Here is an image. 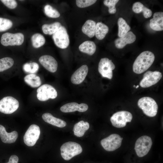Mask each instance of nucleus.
Wrapping results in <instances>:
<instances>
[{"label":"nucleus","mask_w":163,"mask_h":163,"mask_svg":"<svg viewBox=\"0 0 163 163\" xmlns=\"http://www.w3.org/2000/svg\"><path fill=\"white\" fill-rule=\"evenodd\" d=\"M155 59V55L152 52L149 51L142 52L137 57L133 63V71L137 74L142 73L151 66Z\"/></svg>","instance_id":"f257e3e1"},{"label":"nucleus","mask_w":163,"mask_h":163,"mask_svg":"<svg viewBox=\"0 0 163 163\" xmlns=\"http://www.w3.org/2000/svg\"><path fill=\"white\" fill-rule=\"evenodd\" d=\"M60 151L62 157L65 160L68 161L81 153L82 149L79 144L75 142H68L62 145Z\"/></svg>","instance_id":"f03ea898"},{"label":"nucleus","mask_w":163,"mask_h":163,"mask_svg":"<svg viewBox=\"0 0 163 163\" xmlns=\"http://www.w3.org/2000/svg\"><path fill=\"white\" fill-rule=\"evenodd\" d=\"M138 105L148 116L154 117L157 114L158 106L155 101L151 97H145L140 98L138 102Z\"/></svg>","instance_id":"7ed1b4c3"},{"label":"nucleus","mask_w":163,"mask_h":163,"mask_svg":"<svg viewBox=\"0 0 163 163\" xmlns=\"http://www.w3.org/2000/svg\"><path fill=\"white\" fill-rule=\"evenodd\" d=\"M152 144V140L150 137L143 136L139 137L136 141L134 148L137 155L140 157L146 155Z\"/></svg>","instance_id":"20e7f679"},{"label":"nucleus","mask_w":163,"mask_h":163,"mask_svg":"<svg viewBox=\"0 0 163 163\" xmlns=\"http://www.w3.org/2000/svg\"><path fill=\"white\" fill-rule=\"evenodd\" d=\"M133 118L132 114L126 111H121L114 113L110 120L112 125L117 128L125 127L128 122H131Z\"/></svg>","instance_id":"39448f33"},{"label":"nucleus","mask_w":163,"mask_h":163,"mask_svg":"<svg viewBox=\"0 0 163 163\" xmlns=\"http://www.w3.org/2000/svg\"><path fill=\"white\" fill-rule=\"evenodd\" d=\"M19 106L18 101L11 96H6L0 100V112L10 114L16 111Z\"/></svg>","instance_id":"423d86ee"},{"label":"nucleus","mask_w":163,"mask_h":163,"mask_svg":"<svg viewBox=\"0 0 163 163\" xmlns=\"http://www.w3.org/2000/svg\"><path fill=\"white\" fill-rule=\"evenodd\" d=\"M52 38L55 45L60 48H66L69 45V36L66 29L63 26L53 34Z\"/></svg>","instance_id":"0eeeda50"},{"label":"nucleus","mask_w":163,"mask_h":163,"mask_svg":"<svg viewBox=\"0 0 163 163\" xmlns=\"http://www.w3.org/2000/svg\"><path fill=\"white\" fill-rule=\"evenodd\" d=\"M24 40V35L21 33L12 34L7 32L2 35L1 43L5 46H19L22 44Z\"/></svg>","instance_id":"6e6552de"},{"label":"nucleus","mask_w":163,"mask_h":163,"mask_svg":"<svg viewBox=\"0 0 163 163\" xmlns=\"http://www.w3.org/2000/svg\"><path fill=\"white\" fill-rule=\"evenodd\" d=\"M122 140L119 135L113 134L101 140V143L105 150L111 152L115 151L121 146Z\"/></svg>","instance_id":"1a4fd4ad"},{"label":"nucleus","mask_w":163,"mask_h":163,"mask_svg":"<svg viewBox=\"0 0 163 163\" xmlns=\"http://www.w3.org/2000/svg\"><path fill=\"white\" fill-rule=\"evenodd\" d=\"M37 97L41 101H46L50 98L54 99L57 96L56 89L52 86L44 84L40 86L37 90Z\"/></svg>","instance_id":"9d476101"},{"label":"nucleus","mask_w":163,"mask_h":163,"mask_svg":"<svg viewBox=\"0 0 163 163\" xmlns=\"http://www.w3.org/2000/svg\"><path fill=\"white\" fill-rule=\"evenodd\" d=\"M40 134L39 127L36 124L31 125L24 136V143L28 146H34L39 138Z\"/></svg>","instance_id":"9b49d317"},{"label":"nucleus","mask_w":163,"mask_h":163,"mask_svg":"<svg viewBox=\"0 0 163 163\" xmlns=\"http://www.w3.org/2000/svg\"><path fill=\"white\" fill-rule=\"evenodd\" d=\"M162 77V73L159 71H148L144 74L139 85L143 88L149 87L157 83Z\"/></svg>","instance_id":"f8f14e48"},{"label":"nucleus","mask_w":163,"mask_h":163,"mask_svg":"<svg viewBox=\"0 0 163 163\" xmlns=\"http://www.w3.org/2000/svg\"><path fill=\"white\" fill-rule=\"evenodd\" d=\"M115 68V65L107 58L101 59L98 64V71L103 77L111 79L113 77V70Z\"/></svg>","instance_id":"ddd939ff"},{"label":"nucleus","mask_w":163,"mask_h":163,"mask_svg":"<svg viewBox=\"0 0 163 163\" xmlns=\"http://www.w3.org/2000/svg\"><path fill=\"white\" fill-rule=\"evenodd\" d=\"M39 61L43 66L50 72L54 73L57 71L58 63L53 56L44 55L40 57Z\"/></svg>","instance_id":"4468645a"},{"label":"nucleus","mask_w":163,"mask_h":163,"mask_svg":"<svg viewBox=\"0 0 163 163\" xmlns=\"http://www.w3.org/2000/svg\"><path fill=\"white\" fill-rule=\"evenodd\" d=\"M88 69L86 65H83L77 69L72 74L71 81L73 84H80L84 80L86 76Z\"/></svg>","instance_id":"2eb2a0df"},{"label":"nucleus","mask_w":163,"mask_h":163,"mask_svg":"<svg viewBox=\"0 0 163 163\" xmlns=\"http://www.w3.org/2000/svg\"><path fill=\"white\" fill-rule=\"evenodd\" d=\"M88 105L84 103L78 104L76 102H71L66 104L60 108L61 111L64 113L72 112L78 111L80 112H84L87 110Z\"/></svg>","instance_id":"dca6fc26"},{"label":"nucleus","mask_w":163,"mask_h":163,"mask_svg":"<svg viewBox=\"0 0 163 163\" xmlns=\"http://www.w3.org/2000/svg\"><path fill=\"white\" fill-rule=\"evenodd\" d=\"M136 36L131 32H128L123 37L116 39L114 41L116 47L118 49H122L127 44L133 43L136 40Z\"/></svg>","instance_id":"f3484780"},{"label":"nucleus","mask_w":163,"mask_h":163,"mask_svg":"<svg viewBox=\"0 0 163 163\" xmlns=\"http://www.w3.org/2000/svg\"><path fill=\"white\" fill-rule=\"evenodd\" d=\"M18 136V132L14 131L10 133H7L5 127L0 124V137L2 141L5 143L14 142Z\"/></svg>","instance_id":"a211bd4d"},{"label":"nucleus","mask_w":163,"mask_h":163,"mask_svg":"<svg viewBox=\"0 0 163 163\" xmlns=\"http://www.w3.org/2000/svg\"><path fill=\"white\" fill-rule=\"evenodd\" d=\"M150 27L153 30L160 31L163 30V12H156L153 18L150 21Z\"/></svg>","instance_id":"6ab92c4d"},{"label":"nucleus","mask_w":163,"mask_h":163,"mask_svg":"<svg viewBox=\"0 0 163 163\" xmlns=\"http://www.w3.org/2000/svg\"><path fill=\"white\" fill-rule=\"evenodd\" d=\"M43 119L45 122L59 128L66 126V122L61 119L56 118L50 113H45L42 116Z\"/></svg>","instance_id":"aec40b11"},{"label":"nucleus","mask_w":163,"mask_h":163,"mask_svg":"<svg viewBox=\"0 0 163 163\" xmlns=\"http://www.w3.org/2000/svg\"><path fill=\"white\" fill-rule=\"evenodd\" d=\"M96 23L94 21L88 20L83 25L82 30V32L90 38L95 35Z\"/></svg>","instance_id":"412c9836"},{"label":"nucleus","mask_w":163,"mask_h":163,"mask_svg":"<svg viewBox=\"0 0 163 163\" xmlns=\"http://www.w3.org/2000/svg\"><path fill=\"white\" fill-rule=\"evenodd\" d=\"M89 128V124L87 122L80 121L74 125L73 131L74 135L78 137L82 136Z\"/></svg>","instance_id":"4be33fe9"},{"label":"nucleus","mask_w":163,"mask_h":163,"mask_svg":"<svg viewBox=\"0 0 163 163\" xmlns=\"http://www.w3.org/2000/svg\"><path fill=\"white\" fill-rule=\"evenodd\" d=\"M78 48L82 52L91 56L95 53L96 46L94 42L88 40L82 43L80 45Z\"/></svg>","instance_id":"5701e85b"},{"label":"nucleus","mask_w":163,"mask_h":163,"mask_svg":"<svg viewBox=\"0 0 163 163\" xmlns=\"http://www.w3.org/2000/svg\"><path fill=\"white\" fill-rule=\"evenodd\" d=\"M132 10L136 14L143 12L144 17L146 18L150 17L152 14V11L139 2H136L133 4Z\"/></svg>","instance_id":"b1692460"},{"label":"nucleus","mask_w":163,"mask_h":163,"mask_svg":"<svg viewBox=\"0 0 163 163\" xmlns=\"http://www.w3.org/2000/svg\"><path fill=\"white\" fill-rule=\"evenodd\" d=\"M109 31L108 27L101 22H97L96 25L95 35L99 40L103 39Z\"/></svg>","instance_id":"393cba45"},{"label":"nucleus","mask_w":163,"mask_h":163,"mask_svg":"<svg viewBox=\"0 0 163 163\" xmlns=\"http://www.w3.org/2000/svg\"><path fill=\"white\" fill-rule=\"evenodd\" d=\"M25 82L32 88H37L41 84L40 78L35 74H31L26 75L24 78Z\"/></svg>","instance_id":"a878e982"},{"label":"nucleus","mask_w":163,"mask_h":163,"mask_svg":"<svg viewBox=\"0 0 163 163\" xmlns=\"http://www.w3.org/2000/svg\"><path fill=\"white\" fill-rule=\"evenodd\" d=\"M62 26L58 22L50 24H45L42 25V30L44 34L51 35L56 32Z\"/></svg>","instance_id":"bb28decb"},{"label":"nucleus","mask_w":163,"mask_h":163,"mask_svg":"<svg viewBox=\"0 0 163 163\" xmlns=\"http://www.w3.org/2000/svg\"><path fill=\"white\" fill-rule=\"evenodd\" d=\"M118 26V36L121 37L130 30L131 28L126 21L122 18H119L117 21Z\"/></svg>","instance_id":"cd10ccee"},{"label":"nucleus","mask_w":163,"mask_h":163,"mask_svg":"<svg viewBox=\"0 0 163 163\" xmlns=\"http://www.w3.org/2000/svg\"><path fill=\"white\" fill-rule=\"evenodd\" d=\"M31 40L33 46L35 48H39L43 46L45 43L44 36L39 33H36L31 37Z\"/></svg>","instance_id":"c85d7f7f"},{"label":"nucleus","mask_w":163,"mask_h":163,"mask_svg":"<svg viewBox=\"0 0 163 163\" xmlns=\"http://www.w3.org/2000/svg\"><path fill=\"white\" fill-rule=\"evenodd\" d=\"M13 59L9 57H5L0 59V72H3L11 68L13 65Z\"/></svg>","instance_id":"c756f323"},{"label":"nucleus","mask_w":163,"mask_h":163,"mask_svg":"<svg viewBox=\"0 0 163 163\" xmlns=\"http://www.w3.org/2000/svg\"><path fill=\"white\" fill-rule=\"evenodd\" d=\"M44 11L46 15L50 18H56L60 16L59 11L49 5L45 6Z\"/></svg>","instance_id":"7c9ffc66"},{"label":"nucleus","mask_w":163,"mask_h":163,"mask_svg":"<svg viewBox=\"0 0 163 163\" xmlns=\"http://www.w3.org/2000/svg\"><path fill=\"white\" fill-rule=\"evenodd\" d=\"M12 21L8 19L0 18V32L6 31L11 27Z\"/></svg>","instance_id":"2f4dec72"},{"label":"nucleus","mask_w":163,"mask_h":163,"mask_svg":"<svg viewBox=\"0 0 163 163\" xmlns=\"http://www.w3.org/2000/svg\"><path fill=\"white\" fill-rule=\"evenodd\" d=\"M119 1L118 0H105L104 4L109 8L108 12L110 14H114L116 12L115 5Z\"/></svg>","instance_id":"473e14b6"},{"label":"nucleus","mask_w":163,"mask_h":163,"mask_svg":"<svg viewBox=\"0 0 163 163\" xmlns=\"http://www.w3.org/2000/svg\"><path fill=\"white\" fill-rule=\"evenodd\" d=\"M96 1L95 0H77L76 1V3L78 7L84 8L93 5Z\"/></svg>","instance_id":"72a5a7b5"},{"label":"nucleus","mask_w":163,"mask_h":163,"mask_svg":"<svg viewBox=\"0 0 163 163\" xmlns=\"http://www.w3.org/2000/svg\"><path fill=\"white\" fill-rule=\"evenodd\" d=\"M1 1L6 7L10 9H14L17 6V2L14 0H1Z\"/></svg>","instance_id":"f704fd0d"},{"label":"nucleus","mask_w":163,"mask_h":163,"mask_svg":"<svg viewBox=\"0 0 163 163\" xmlns=\"http://www.w3.org/2000/svg\"><path fill=\"white\" fill-rule=\"evenodd\" d=\"M31 71L30 72L31 74H34L36 73L38 71L39 69V66L38 64L35 62H30Z\"/></svg>","instance_id":"c9c22d12"},{"label":"nucleus","mask_w":163,"mask_h":163,"mask_svg":"<svg viewBox=\"0 0 163 163\" xmlns=\"http://www.w3.org/2000/svg\"><path fill=\"white\" fill-rule=\"evenodd\" d=\"M18 158L17 155H13L10 157L9 161L6 163H18Z\"/></svg>","instance_id":"e433bc0d"},{"label":"nucleus","mask_w":163,"mask_h":163,"mask_svg":"<svg viewBox=\"0 0 163 163\" xmlns=\"http://www.w3.org/2000/svg\"><path fill=\"white\" fill-rule=\"evenodd\" d=\"M23 69L25 72L30 73L31 71L30 63H27L24 64L23 66Z\"/></svg>","instance_id":"4c0bfd02"},{"label":"nucleus","mask_w":163,"mask_h":163,"mask_svg":"<svg viewBox=\"0 0 163 163\" xmlns=\"http://www.w3.org/2000/svg\"><path fill=\"white\" fill-rule=\"evenodd\" d=\"M139 87V85H137V86H136V88H138Z\"/></svg>","instance_id":"58836bf2"},{"label":"nucleus","mask_w":163,"mask_h":163,"mask_svg":"<svg viewBox=\"0 0 163 163\" xmlns=\"http://www.w3.org/2000/svg\"><path fill=\"white\" fill-rule=\"evenodd\" d=\"M136 87V86L135 85H133V87L135 88Z\"/></svg>","instance_id":"ea45409f"},{"label":"nucleus","mask_w":163,"mask_h":163,"mask_svg":"<svg viewBox=\"0 0 163 163\" xmlns=\"http://www.w3.org/2000/svg\"><path fill=\"white\" fill-rule=\"evenodd\" d=\"M121 139H122V140H123V138L122 137H121Z\"/></svg>","instance_id":"a19ab883"}]
</instances>
